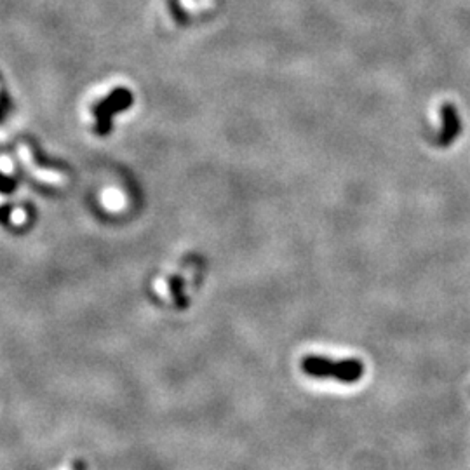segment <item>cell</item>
<instances>
[{"instance_id": "obj_4", "label": "cell", "mask_w": 470, "mask_h": 470, "mask_svg": "<svg viewBox=\"0 0 470 470\" xmlns=\"http://www.w3.org/2000/svg\"><path fill=\"white\" fill-rule=\"evenodd\" d=\"M73 470H86V465H84L82 462H75V465H73Z\"/></svg>"}, {"instance_id": "obj_1", "label": "cell", "mask_w": 470, "mask_h": 470, "mask_svg": "<svg viewBox=\"0 0 470 470\" xmlns=\"http://www.w3.org/2000/svg\"><path fill=\"white\" fill-rule=\"evenodd\" d=\"M301 371L312 378H333L341 383H357L364 376V364L359 359H333L322 357L317 354H308L299 362Z\"/></svg>"}, {"instance_id": "obj_2", "label": "cell", "mask_w": 470, "mask_h": 470, "mask_svg": "<svg viewBox=\"0 0 470 470\" xmlns=\"http://www.w3.org/2000/svg\"><path fill=\"white\" fill-rule=\"evenodd\" d=\"M460 117L456 113L455 107L449 103H446L442 107V131L439 136V143L441 145H449V143L455 141V138L460 132Z\"/></svg>"}, {"instance_id": "obj_3", "label": "cell", "mask_w": 470, "mask_h": 470, "mask_svg": "<svg viewBox=\"0 0 470 470\" xmlns=\"http://www.w3.org/2000/svg\"><path fill=\"white\" fill-rule=\"evenodd\" d=\"M173 285H169V291L173 292V296H174V299H176L178 303H180V305H185V303L187 301H183V299H187L183 296V292H181V289H183V285H181V282L178 281V279H173Z\"/></svg>"}]
</instances>
